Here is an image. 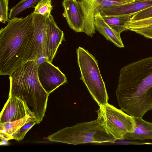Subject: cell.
Listing matches in <instances>:
<instances>
[{"mask_svg":"<svg viewBox=\"0 0 152 152\" xmlns=\"http://www.w3.org/2000/svg\"><path fill=\"white\" fill-rule=\"evenodd\" d=\"M63 15L71 29L76 32H84V20L82 12L77 0H64Z\"/></svg>","mask_w":152,"mask_h":152,"instance_id":"obj_13","label":"cell"},{"mask_svg":"<svg viewBox=\"0 0 152 152\" xmlns=\"http://www.w3.org/2000/svg\"><path fill=\"white\" fill-rule=\"evenodd\" d=\"M152 6V0H135L123 4L103 8L100 10L101 15L113 16L130 15L137 13Z\"/></svg>","mask_w":152,"mask_h":152,"instance_id":"obj_12","label":"cell"},{"mask_svg":"<svg viewBox=\"0 0 152 152\" xmlns=\"http://www.w3.org/2000/svg\"><path fill=\"white\" fill-rule=\"evenodd\" d=\"M37 68L36 61H30L13 71L9 77L8 97L22 101L38 124L45 115L49 95L39 81Z\"/></svg>","mask_w":152,"mask_h":152,"instance_id":"obj_3","label":"cell"},{"mask_svg":"<svg viewBox=\"0 0 152 152\" xmlns=\"http://www.w3.org/2000/svg\"><path fill=\"white\" fill-rule=\"evenodd\" d=\"M52 0H41L34 7L33 14H38L49 17L51 15L53 6L51 5Z\"/></svg>","mask_w":152,"mask_h":152,"instance_id":"obj_19","label":"cell"},{"mask_svg":"<svg viewBox=\"0 0 152 152\" xmlns=\"http://www.w3.org/2000/svg\"><path fill=\"white\" fill-rule=\"evenodd\" d=\"M84 20V32L88 36L93 37L96 32L95 15L103 8L127 3L101 0H78Z\"/></svg>","mask_w":152,"mask_h":152,"instance_id":"obj_8","label":"cell"},{"mask_svg":"<svg viewBox=\"0 0 152 152\" xmlns=\"http://www.w3.org/2000/svg\"><path fill=\"white\" fill-rule=\"evenodd\" d=\"M115 94L121 110L131 116L142 118L152 110V56L121 69Z\"/></svg>","mask_w":152,"mask_h":152,"instance_id":"obj_1","label":"cell"},{"mask_svg":"<svg viewBox=\"0 0 152 152\" xmlns=\"http://www.w3.org/2000/svg\"><path fill=\"white\" fill-rule=\"evenodd\" d=\"M32 117L28 115L14 121L0 124L1 139L6 141L12 139V135L28 121Z\"/></svg>","mask_w":152,"mask_h":152,"instance_id":"obj_16","label":"cell"},{"mask_svg":"<svg viewBox=\"0 0 152 152\" xmlns=\"http://www.w3.org/2000/svg\"><path fill=\"white\" fill-rule=\"evenodd\" d=\"M36 124L37 122L35 119L32 117L28 121L12 135V139L17 141L22 140L27 133Z\"/></svg>","mask_w":152,"mask_h":152,"instance_id":"obj_20","label":"cell"},{"mask_svg":"<svg viewBox=\"0 0 152 152\" xmlns=\"http://www.w3.org/2000/svg\"><path fill=\"white\" fill-rule=\"evenodd\" d=\"M47 139L50 142L75 145L88 143H114L116 140L96 120L63 128L48 136Z\"/></svg>","mask_w":152,"mask_h":152,"instance_id":"obj_4","label":"cell"},{"mask_svg":"<svg viewBox=\"0 0 152 152\" xmlns=\"http://www.w3.org/2000/svg\"><path fill=\"white\" fill-rule=\"evenodd\" d=\"M8 0H0V21L5 23L8 20Z\"/></svg>","mask_w":152,"mask_h":152,"instance_id":"obj_23","label":"cell"},{"mask_svg":"<svg viewBox=\"0 0 152 152\" xmlns=\"http://www.w3.org/2000/svg\"><path fill=\"white\" fill-rule=\"evenodd\" d=\"M28 115L32 116L22 101L17 97H9L0 113V124L14 121Z\"/></svg>","mask_w":152,"mask_h":152,"instance_id":"obj_11","label":"cell"},{"mask_svg":"<svg viewBox=\"0 0 152 152\" xmlns=\"http://www.w3.org/2000/svg\"><path fill=\"white\" fill-rule=\"evenodd\" d=\"M132 16L122 15L102 17L105 22L115 32L120 34L127 30V23L130 21Z\"/></svg>","mask_w":152,"mask_h":152,"instance_id":"obj_17","label":"cell"},{"mask_svg":"<svg viewBox=\"0 0 152 152\" xmlns=\"http://www.w3.org/2000/svg\"><path fill=\"white\" fill-rule=\"evenodd\" d=\"M134 118L135 123L134 130L127 134L125 139L142 140L152 139V122L146 121L141 117H134Z\"/></svg>","mask_w":152,"mask_h":152,"instance_id":"obj_15","label":"cell"},{"mask_svg":"<svg viewBox=\"0 0 152 152\" xmlns=\"http://www.w3.org/2000/svg\"><path fill=\"white\" fill-rule=\"evenodd\" d=\"M96 120L116 140H123L127 134L133 132L134 117L108 103L99 106Z\"/></svg>","mask_w":152,"mask_h":152,"instance_id":"obj_6","label":"cell"},{"mask_svg":"<svg viewBox=\"0 0 152 152\" xmlns=\"http://www.w3.org/2000/svg\"><path fill=\"white\" fill-rule=\"evenodd\" d=\"M40 0H21L10 10L9 15L10 19L15 17L20 13L26 9L33 7L35 4Z\"/></svg>","mask_w":152,"mask_h":152,"instance_id":"obj_18","label":"cell"},{"mask_svg":"<svg viewBox=\"0 0 152 152\" xmlns=\"http://www.w3.org/2000/svg\"><path fill=\"white\" fill-rule=\"evenodd\" d=\"M76 52L81 75L80 79L99 106L108 103L109 98L105 83L95 57L87 50L80 47L77 49Z\"/></svg>","mask_w":152,"mask_h":152,"instance_id":"obj_5","label":"cell"},{"mask_svg":"<svg viewBox=\"0 0 152 152\" xmlns=\"http://www.w3.org/2000/svg\"><path fill=\"white\" fill-rule=\"evenodd\" d=\"M133 31L147 38L152 39V27L135 30Z\"/></svg>","mask_w":152,"mask_h":152,"instance_id":"obj_24","label":"cell"},{"mask_svg":"<svg viewBox=\"0 0 152 152\" xmlns=\"http://www.w3.org/2000/svg\"><path fill=\"white\" fill-rule=\"evenodd\" d=\"M65 40L63 31L58 27L51 15L49 17L45 43V53L48 61L52 63L59 46Z\"/></svg>","mask_w":152,"mask_h":152,"instance_id":"obj_10","label":"cell"},{"mask_svg":"<svg viewBox=\"0 0 152 152\" xmlns=\"http://www.w3.org/2000/svg\"><path fill=\"white\" fill-rule=\"evenodd\" d=\"M152 27V17L142 20L128 22L126 25L127 30L131 31Z\"/></svg>","mask_w":152,"mask_h":152,"instance_id":"obj_21","label":"cell"},{"mask_svg":"<svg viewBox=\"0 0 152 152\" xmlns=\"http://www.w3.org/2000/svg\"><path fill=\"white\" fill-rule=\"evenodd\" d=\"M152 17V6L144 9L132 16L129 21H133Z\"/></svg>","mask_w":152,"mask_h":152,"instance_id":"obj_22","label":"cell"},{"mask_svg":"<svg viewBox=\"0 0 152 152\" xmlns=\"http://www.w3.org/2000/svg\"><path fill=\"white\" fill-rule=\"evenodd\" d=\"M37 74L42 86L49 95L59 86L67 82V78L58 67L48 61L38 66Z\"/></svg>","mask_w":152,"mask_h":152,"instance_id":"obj_9","label":"cell"},{"mask_svg":"<svg viewBox=\"0 0 152 152\" xmlns=\"http://www.w3.org/2000/svg\"><path fill=\"white\" fill-rule=\"evenodd\" d=\"M33 35L32 13L9 20L0 30V75H10L27 61Z\"/></svg>","mask_w":152,"mask_h":152,"instance_id":"obj_2","label":"cell"},{"mask_svg":"<svg viewBox=\"0 0 152 152\" xmlns=\"http://www.w3.org/2000/svg\"><path fill=\"white\" fill-rule=\"evenodd\" d=\"M32 13L33 35L27 61H37L42 55L46 56L45 39L49 17Z\"/></svg>","mask_w":152,"mask_h":152,"instance_id":"obj_7","label":"cell"},{"mask_svg":"<svg viewBox=\"0 0 152 152\" xmlns=\"http://www.w3.org/2000/svg\"><path fill=\"white\" fill-rule=\"evenodd\" d=\"M101 0L109 1H121V2H126L127 3H129V2L134 1L135 0Z\"/></svg>","mask_w":152,"mask_h":152,"instance_id":"obj_25","label":"cell"},{"mask_svg":"<svg viewBox=\"0 0 152 152\" xmlns=\"http://www.w3.org/2000/svg\"><path fill=\"white\" fill-rule=\"evenodd\" d=\"M95 26L96 30L103 35L107 40L112 42L116 46L124 47L120 34L115 32L107 23L101 15L100 11L95 15Z\"/></svg>","mask_w":152,"mask_h":152,"instance_id":"obj_14","label":"cell"}]
</instances>
